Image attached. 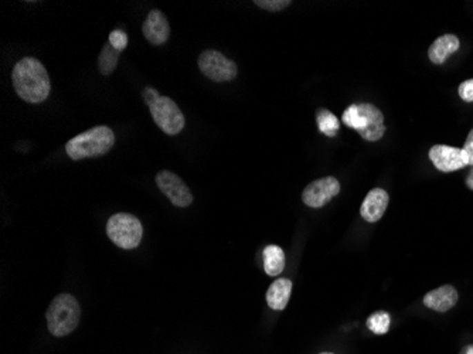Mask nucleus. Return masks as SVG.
I'll use <instances>...</instances> for the list:
<instances>
[{
  "label": "nucleus",
  "mask_w": 473,
  "mask_h": 354,
  "mask_svg": "<svg viewBox=\"0 0 473 354\" xmlns=\"http://www.w3.org/2000/svg\"><path fill=\"white\" fill-rule=\"evenodd\" d=\"M12 79L17 95L30 104L46 101L51 90L44 66L32 57H26L15 66Z\"/></svg>",
  "instance_id": "obj_1"
},
{
  "label": "nucleus",
  "mask_w": 473,
  "mask_h": 354,
  "mask_svg": "<svg viewBox=\"0 0 473 354\" xmlns=\"http://www.w3.org/2000/svg\"><path fill=\"white\" fill-rule=\"evenodd\" d=\"M114 144L115 135L113 129L108 126H95L73 138L67 144L66 152L73 160L97 157L108 153Z\"/></svg>",
  "instance_id": "obj_2"
},
{
  "label": "nucleus",
  "mask_w": 473,
  "mask_h": 354,
  "mask_svg": "<svg viewBox=\"0 0 473 354\" xmlns=\"http://www.w3.org/2000/svg\"><path fill=\"white\" fill-rule=\"evenodd\" d=\"M48 331L55 337H63L77 329L81 317V309L73 295L61 293L52 299L47 313Z\"/></svg>",
  "instance_id": "obj_3"
},
{
  "label": "nucleus",
  "mask_w": 473,
  "mask_h": 354,
  "mask_svg": "<svg viewBox=\"0 0 473 354\" xmlns=\"http://www.w3.org/2000/svg\"><path fill=\"white\" fill-rule=\"evenodd\" d=\"M106 234L109 239L122 250H133L142 241L144 228L135 215L118 213L110 217L106 223Z\"/></svg>",
  "instance_id": "obj_4"
},
{
  "label": "nucleus",
  "mask_w": 473,
  "mask_h": 354,
  "mask_svg": "<svg viewBox=\"0 0 473 354\" xmlns=\"http://www.w3.org/2000/svg\"><path fill=\"white\" fill-rule=\"evenodd\" d=\"M151 115L155 124L168 135H177L184 128V115L176 102L168 97H160L151 106Z\"/></svg>",
  "instance_id": "obj_5"
},
{
  "label": "nucleus",
  "mask_w": 473,
  "mask_h": 354,
  "mask_svg": "<svg viewBox=\"0 0 473 354\" xmlns=\"http://www.w3.org/2000/svg\"><path fill=\"white\" fill-rule=\"evenodd\" d=\"M200 71L215 83H227L237 77V66L215 50H207L199 57Z\"/></svg>",
  "instance_id": "obj_6"
},
{
  "label": "nucleus",
  "mask_w": 473,
  "mask_h": 354,
  "mask_svg": "<svg viewBox=\"0 0 473 354\" xmlns=\"http://www.w3.org/2000/svg\"><path fill=\"white\" fill-rule=\"evenodd\" d=\"M156 184L160 188V192L176 207L184 208L193 203V195L190 188L177 175L169 170H162L156 176Z\"/></svg>",
  "instance_id": "obj_7"
},
{
  "label": "nucleus",
  "mask_w": 473,
  "mask_h": 354,
  "mask_svg": "<svg viewBox=\"0 0 473 354\" xmlns=\"http://www.w3.org/2000/svg\"><path fill=\"white\" fill-rule=\"evenodd\" d=\"M339 193L340 183L338 181V179L327 176L312 181L306 187L302 193V200L308 207L320 208L326 206L333 197H336Z\"/></svg>",
  "instance_id": "obj_8"
},
{
  "label": "nucleus",
  "mask_w": 473,
  "mask_h": 354,
  "mask_svg": "<svg viewBox=\"0 0 473 354\" xmlns=\"http://www.w3.org/2000/svg\"><path fill=\"white\" fill-rule=\"evenodd\" d=\"M429 159L434 163V166L443 173H451L469 166L467 155L465 150L452 146L435 145L429 150Z\"/></svg>",
  "instance_id": "obj_9"
},
{
  "label": "nucleus",
  "mask_w": 473,
  "mask_h": 354,
  "mask_svg": "<svg viewBox=\"0 0 473 354\" xmlns=\"http://www.w3.org/2000/svg\"><path fill=\"white\" fill-rule=\"evenodd\" d=\"M142 32L145 35V39L149 43L155 46H160L168 41L169 39V35H171L169 21L160 10L155 9L148 14L142 27Z\"/></svg>",
  "instance_id": "obj_10"
},
{
  "label": "nucleus",
  "mask_w": 473,
  "mask_h": 354,
  "mask_svg": "<svg viewBox=\"0 0 473 354\" xmlns=\"http://www.w3.org/2000/svg\"><path fill=\"white\" fill-rule=\"evenodd\" d=\"M360 111L363 112L366 117V128L360 132L361 138H365L369 142H377L378 139L383 138V135L385 133V126H384V117L378 108H376L371 104H360L358 105Z\"/></svg>",
  "instance_id": "obj_11"
},
{
  "label": "nucleus",
  "mask_w": 473,
  "mask_h": 354,
  "mask_svg": "<svg viewBox=\"0 0 473 354\" xmlns=\"http://www.w3.org/2000/svg\"><path fill=\"white\" fill-rule=\"evenodd\" d=\"M388 193L384 188H373L371 192L366 196L363 204H361V217L369 223L378 222L385 213V208L388 206Z\"/></svg>",
  "instance_id": "obj_12"
},
{
  "label": "nucleus",
  "mask_w": 473,
  "mask_h": 354,
  "mask_svg": "<svg viewBox=\"0 0 473 354\" xmlns=\"http://www.w3.org/2000/svg\"><path fill=\"white\" fill-rule=\"evenodd\" d=\"M458 292L451 285H443L424 296V305L436 312H447L458 304Z\"/></svg>",
  "instance_id": "obj_13"
},
{
  "label": "nucleus",
  "mask_w": 473,
  "mask_h": 354,
  "mask_svg": "<svg viewBox=\"0 0 473 354\" xmlns=\"http://www.w3.org/2000/svg\"><path fill=\"white\" fill-rule=\"evenodd\" d=\"M459 46H461V41L456 36H454V35L441 36L429 47L428 57L436 66L443 64L445 61H447V59L451 56V54H454L459 50Z\"/></svg>",
  "instance_id": "obj_14"
},
{
  "label": "nucleus",
  "mask_w": 473,
  "mask_h": 354,
  "mask_svg": "<svg viewBox=\"0 0 473 354\" xmlns=\"http://www.w3.org/2000/svg\"><path fill=\"white\" fill-rule=\"evenodd\" d=\"M292 282L287 278L276 279L267 291V304L273 311H284L289 302Z\"/></svg>",
  "instance_id": "obj_15"
},
{
  "label": "nucleus",
  "mask_w": 473,
  "mask_h": 354,
  "mask_svg": "<svg viewBox=\"0 0 473 354\" xmlns=\"http://www.w3.org/2000/svg\"><path fill=\"white\" fill-rule=\"evenodd\" d=\"M264 269L269 277L281 275L285 269V254L278 245H268L264 250Z\"/></svg>",
  "instance_id": "obj_16"
},
{
  "label": "nucleus",
  "mask_w": 473,
  "mask_h": 354,
  "mask_svg": "<svg viewBox=\"0 0 473 354\" xmlns=\"http://www.w3.org/2000/svg\"><path fill=\"white\" fill-rule=\"evenodd\" d=\"M119 52L121 51L115 50L109 43L104 46L99 57H98V68H99L101 74H104V75L113 74V71L117 68V64H118Z\"/></svg>",
  "instance_id": "obj_17"
},
{
  "label": "nucleus",
  "mask_w": 473,
  "mask_h": 354,
  "mask_svg": "<svg viewBox=\"0 0 473 354\" xmlns=\"http://www.w3.org/2000/svg\"><path fill=\"white\" fill-rule=\"evenodd\" d=\"M316 122H318L319 130L322 133H325L326 136H330V138H333V136H336L338 132H339V128H340L339 119L335 115H333L330 111H327V110H319L318 111Z\"/></svg>",
  "instance_id": "obj_18"
},
{
  "label": "nucleus",
  "mask_w": 473,
  "mask_h": 354,
  "mask_svg": "<svg viewBox=\"0 0 473 354\" xmlns=\"http://www.w3.org/2000/svg\"><path fill=\"white\" fill-rule=\"evenodd\" d=\"M342 121H343V124L346 126L357 130L358 133L363 130L366 128V125H367L366 117L363 115V112L360 111L358 105H350L347 110L343 112Z\"/></svg>",
  "instance_id": "obj_19"
},
{
  "label": "nucleus",
  "mask_w": 473,
  "mask_h": 354,
  "mask_svg": "<svg viewBox=\"0 0 473 354\" xmlns=\"http://www.w3.org/2000/svg\"><path fill=\"white\" fill-rule=\"evenodd\" d=\"M367 328L376 335H385L389 329V315L387 312H377L367 319Z\"/></svg>",
  "instance_id": "obj_20"
},
{
  "label": "nucleus",
  "mask_w": 473,
  "mask_h": 354,
  "mask_svg": "<svg viewBox=\"0 0 473 354\" xmlns=\"http://www.w3.org/2000/svg\"><path fill=\"white\" fill-rule=\"evenodd\" d=\"M254 3L258 8L269 10V12H280L291 5L289 0H255Z\"/></svg>",
  "instance_id": "obj_21"
},
{
  "label": "nucleus",
  "mask_w": 473,
  "mask_h": 354,
  "mask_svg": "<svg viewBox=\"0 0 473 354\" xmlns=\"http://www.w3.org/2000/svg\"><path fill=\"white\" fill-rule=\"evenodd\" d=\"M109 44L113 46L115 50L122 51L128 46V36L122 30H114L109 35Z\"/></svg>",
  "instance_id": "obj_22"
},
{
  "label": "nucleus",
  "mask_w": 473,
  "mask_h": 354,
  "mask_svg": "<svg viewBox=\"0 0 473 354\" xmlns=\"http://www.w3.org/2000/svg\"><path fill=\"white\" fill-rule=\"evenodd\" d=\"M459 97L465 102H473V78L463 81L459 86Z\"/></svg>",
  "instance_id": "obj_23"
},
{
  "label": "nucleus",
  "mask_w": 473,
  "mask_h": 354,
  "mask_svg": "<svg viewBox=\"0 0 473 354\" xmlns=\"http://www.w3.org/2000/svg\"><path fill=\"white\" fill-rule=\"evenodd\" d=\"M465 153L467 155V160H469V166H473V129L469 132L465 146H463Z\"/></svg>",
  "instance_id": "obj_24"
},
{
  "label": "nucleus",
  "mask_w": 473,
  "mask_h": 354,
  "mask_svg": "<svg viewBox=\"0 0 473 354\" xmlns=\"http://www.w3.org/2000/svg\"><path fill=\"white\" fill-rule=\"evenodd\" d=\"M159 98H160L159 92H157L156 90H153V88H146V90L144 91V99L146 101V104H148L149 106H151L153 102H156Z\"/></svg>",
  "instance_id": "obj_25"
},
{
  "label": "nucleus",
  "mask_w": 473,
  "mask_h": 354,
  "mask_svg": "<svg viewBox=\"0 0 473 354\" xmlns=\"http://www.w3.org/2000/svg\"><path fill=\"white\" fill-rule=\"evenodd\" d=\"M466 184H467V187H469L470 190H473V169H472V172L469 173V176L466 177Z\"/></svg>",
  "instance_id": "obj_26"
},
{
  "label": "nucleus",
  "mask_w": 473,
  "mask_h": 354,
  "mask_svg": "<svg viewBox=\"0 0 473 354\" xmlns=\"http://www.w3.org/2000/svg\"><path fill=\"white\" fill-rule=\"evenodd\" d=\"M467 354H473V347H470V348L467 350Z\"/></svg>",
  "instance_id": "obj_27"
},
{
  "label": "nucleus",
  "mask_w": 473,
  "mask_h": 354,
  "mask_svg": "<svg viewBox=\"0 0 473 354\" xmlns=\"http://www.w3.org/2000/svg\"><path fill=\"white\" fill-rule=\"evenodd\" d=\"M320 354H333V353H320Z\"/></svg>",
  "instance_id": "obj_28"
}]
</instances>
